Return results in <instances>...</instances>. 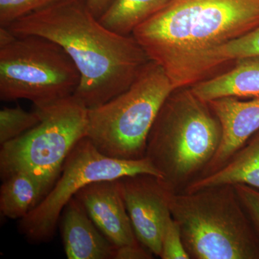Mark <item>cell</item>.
Segmentation results:
<instances>
[{
  "instance_id": "obj_1",
  "label": "cell",
  "mask_w": 259,
  "mask_h": 259,
  "mask_svg": "<svg viewBox=\"0 0 259 259\" xmlns=\"http://www.w3.org/2000/svg\"><path fill=\"white\" fill-rule=\"evenodd\" d=\"M259 25V0H171L132 35L175 88L207 79L218 51Z\"/></svg>"
},
{
  "instance_id": "obj_2",
  "label": "cell",
  "mask_w": 259,
  "mask_h": 259,
  "mask_svg": "<svg viewBox=\"0 0 259 259\" xmlns=\"http://www.w3.org/2000/svg\"><path fill=\"white\" fill-rule=\"evenodd\" d=\"M5 28L17 36L46 37L63 48L81 76L74 95L88 108L127 90L151 61L132 35L102 25L86 0H55Z\"/></svg>"
},
{
  "instance_id": "obj_3",
  "label": "cell",
  "mask_w": 259,
  "mask_h": 259,
  "mask_svg": "<svg viewBox=\"0 0 259 259\" xmlns=\"http://www.w3.org/2000/svg\"><path fill=\"white\" fill-rule=\"evenodd\" d=\"M219 120L190 87L176 89L158 112L147 139L146 157L171 192H182L199 177L217 152Z\"/></svg>"
},
{
  "instance_id": "obj_4",
  "label": "cell",
  "mask_w": 259,
  "mask_h": 259,
  "mask_svg": "<svg viewBox=\"0 0 259 259\" xmlns=\"http://www.w3.org/2000/svg\"><path fill=\"white\" fill-rule=\"evenodd\" d=\"M192 259H259V241L233 185L168 193Z\"/></svg>"
},
{
  "instance_id": "obj_5",
  "label": "cell",
  "mask_w": 259,
  "mask_h": 259,
  "mask_svg": "<svg viewBox=\"0 0 259 259\" xmlns=\"http://www.w3.org/2000/svg\"><path fill=\"white\" fill-rule=\"evenodd\" d=\"M175 90L164 70L150 61L127 90L101 105L88 108L86 137L109 157H146L151 127Z\"/></svg>"
},
{
  "instance_id": "obj_6",
  "label": "cell",
  "mask_w": 259,
  "mask_h": 259,
  "mask_svg": "<svg viewBox=\"0 0 259 259\" xmlns=\"http://www.w3.org/2000/svg\"><path fill=\"white\" fill-rule=\"evenodd\" d=\"M40 121L30 131L2 145V180L18 172L41 181L50 191L60 176L64 162L86 137L88 107L74 95L44 105H34Z\"/></svg>"
},
{
  "instance_id": "obj_7",
  "label": "cell",
  "mask_w": 259,
  "mask_h": 259,
  "mask_svg": "<svg viewBox=\"0 0 259 259\" xmlns=\"http://www.w3.org/2000/svg\"><path fill=\"white\" fill-rule=\"evenodd\" d=\"M80 74L66 51L37 35L17 36L0 45V100L44 105L74 95Z\"/></svg>"
},
{
  "instance_id": "obj_8",
  "label": "cell",
  "mask_w": 259,
  "mask_h": 259,
  "mask_svg": "<svg viewBox=\"0 0 259 259\" xmlns=\"http://www.w3.org/2000/svg\"><path fill=\"white\" fill-rule=\"evenodd\" d=\"M147 174L160 179L157 170L145 157L121 160L100 153L85 137L70 152L60 176L36 207L20 220V233L34 243L50 241L68 202L81 188L93 182L117 180Z\"/></svg>"
},
{
  "instance_id": "obj_9",
  "label": "cell",
  "mask_w": 259,
  "mask_h": 259,
  "mask_svg": "<svg viewBox=\"0 0 259 259\" xmlns=\"http://www.w3.org/2000/svg\"><path fill=\"white\" fill-rule=\"evenodd\" d=\"M119 183L138 241L159 257L163 229L171 217L168 191L147 174L122 177Z\"/></svg>"
},
{
  "instance_id": "obj_10",
  "label": "cell",
  "mask_w": 259,
  "mask_h": 259,
  "mask_svg": "<svg viewBox=\"0 0 259 259\" xmlns=\"http://www.w3.org/2000/svg\"><path fill=\"white\" fill-rule=\"evenodd\" d=\"M115 247L138 243L122 197L119 179L93 182L74 195Z\"/></svg>"
},
{
  "instance_id": "obj_11",
  "label": "cell",
  "mask_w": 259,
  "mask_h": 259,
  "mask_svg": "<svg viewBox=\"0 0 259 259\" xmlns=\"http://www.w3.org/2000/svg\"><path fill=\"white\" fill-rule=\"evenodd\" d=\"M207 103L221 123L222 138L217 152L201 177L224 166L259 130V97L249 100L222 97Z\"/></svg>"
},
{
  "instance_id": "obj_12",
  "label": "cell",
  "mask_w": 259,
  "mask_h": 259,
  "mask_svg": "<svg viewBox=\"0 0 259 259\" xmlns=\"http://www.w3.org/2000/svg\"><path fill=\"white\" fill-rule=\"evenodd\" d=\"M61 236L67 258H113L115 247L95 226L76 197L68 202L61 214Z\"/></svg>"
},
{
  "instance_id": "obj_13",
  "label": "cell",
  "mask_w": 259,
  "mask_h": 259,
  "mask_svg": "<svg viewBox=\"0 0 259 259\" xmlns=\"http://www.w3.org/2000/svg\"><path fill=\"white\" fill-rule=\"evenodd\" d=\"M194 95L206 102L222 97H259V56L235 61L233 69L190 87Z\"/></svg>"
},
{
  "instance_id": "obj_14",
  "label": "cell",
  "mask_w": 259,
  "mask_h": 259,
  "mask_svg": "<svg viewBox=\"0 0 259 259\" xmlns=\"http://www.w3.org/2000/svg\"><path fill=\"white\" fill-rule=\"evenodd\" d=\"M245 185L259 190V130L224 166L191 183L182 192L222 185Z\"/></svg>"
},
{
  "instance_id": "obj_15",
  "label": "cell",
  "mask_w": 259,
  "mask_h": 259,
  "mask_svg": "<svg viewBox=\"0 0 259 259\" xmlns=\"http://www.w3.org/2000/svg\"><path fill=\"white\" fill-rule=\"evenodd\" d=\"M3 182L0 210L10 219H23L49 192L41 181L23 172L13 174Z\"/></svg>"
},
{
  "instance_id": "obj_16",
  "label": "cell",
  "mask_w": 259,
  "mask_h": 259,
  "mask_svg": "<svg viewBox=\"0 0 259 259\" xmlns=\"http://www.w3.org/2000/svg\"><path fill=\"white\" fill-rule=\"evenodd\" d=\"M171 0H112L99 18L112 31L131 35L135 29L163 10Z\"/></svg>"
},
{
  "instance_id": "obj_17",
  "label": "cell",
  "mask_w": 259,
  "mask_h": 259,
  "mask_svg": "<svg viewBox=\"0 0 259 259\" xmlns=\"http://www.w3.org/2000/svg\"><path fill=\"white\" fill-rule=\"evenodd\" d=\"M40 121L38 111L28 112L21 107H4L0 111V144L3 145L30 131Z\"/></svg>"
},
{
  "instance_id": "obj_18",
  "label": "cell",
  "mask_w": 259,
  "mask_h": 259,
  "mask_svg": "<svg viewBox=\"0 0 259 259\" xmlns=\"http://www.w3.org/2000/svg\"><path fill=\"white\" fill-rule=\"evenodd\" d=\"M255 56H259V25L221 48L216 55V61L220 66L228 61Z\"/></svg>"
},
{
  "instance_id": "obj_19",
  "label": "cell",
  "mask_w": 259,
  "mask_h": 259,
  "mask_svg": "<svg viewBox=\"0 0 259 259\" xmlns=\"http://www.w3.org/2000/svg\"><path fill=\"white\" fill-rule=\"evenodd\" d=\"M55 0H0V27H8L19 19L47 6Z\"/></svg>"
},
{
  "instance_id": "obj_20",
  "label": "cell",
  "mask_w": 259,
  "mask_h": 259,
  "mask_svg": "<svg viewBox=\"0 0 259 259\" xmlns=\"http://www.w3.org/2000/svg\"><path fill=\"white\" fill-rule=\"evenodd\" d=\"M159 257L162 259H190L182 240L180 227L172 217L168 220L163 229Z\"/></svg>"
},
{
  "instance_id": "obj_21",
  "label": "cell",
  "mask_w": 259,
  "mask_h": 259,
  "mask_svg": "<svg viewBox=\"0 0 259 259\" xmlns=\"http://www.w3.org/2000/svg\"><path fill=\"white\" fill-rule=\"evenodd\" d=\"M233 187L259 241V190L245 185Z\"/></svg>"
},
{
  "instance_id": "obj_22",
  "label": "cell",
  "mask_w": 259,
  "mask_h": 259,
  "mask_svg": "<svg viewBox=\"0 0 259 259\" xmlns=\"http://www.w3.org/2000/svg\"><path fill=\"white\" fill-rule=\"evenodd\" d=\"M153 253L139 242L134 244L115 247L114 259H151Z\"/></svg>"
},
{
  "instance_id": "obj_23",
  "label": "cell",
  "mask_w": 259,
  "mask_h": 259,
  "mask_svg": "<svg viewBox=\"0 0 259 259\" xmlns=\"http://www.w3.org/2000/svg\"><path fill=\"white\" fill-rule=\"evenodd\" d=\"M111 1L112 0H86V3L90 11L97 18H99L107 9Z\"/></svg>"
}]
</instances>
